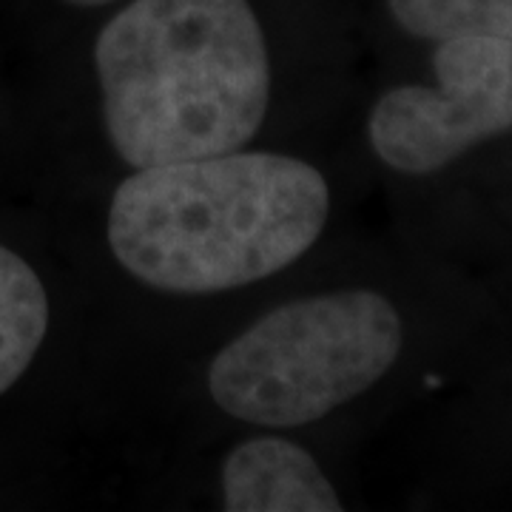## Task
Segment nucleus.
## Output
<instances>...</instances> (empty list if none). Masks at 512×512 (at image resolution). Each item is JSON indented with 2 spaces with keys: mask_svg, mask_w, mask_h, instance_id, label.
I'll use <instances>...</instances> for the list:
<instances>
[{
  "mask_svg": "<svg viewBox=\"0 0 512 512\" xmlns=\"http://www.w3.org/2000/svg\"><path fill=\"white\" fill-rule=\"evenodd\" d=\"M359 444V439L322 430H228L131 473L117 493V507L200 512L356 510Z\"/></svg>",
  "mask_w": 512,
  "mask_h": 512,
  "instance_id": "nucleus-5",
  "label": "nucleus"
},
{
  "mask_svg": "<svg viewBox=\"0 0 512 512\" xmlns=\"http://www.w3.org/2000/svg\"><path fill=\"white\" fill-rule=\"evenodd\" d=\"M512 137V40L450 37L427 46L419 72L356 89L339 148L370 177L436 183Z\"/></svg>",
  "mask_w": 512,
  "mask_h": 512,
  "instance_id": "nucleus-4",
  "label": "nucleus"
},
{
  "mask_svg": "<svg viewBox=\"0 0 512 512\" xmlns=\"http://www.w3.org/2000/svg\"><path fill=\"white\" fill-rule=\"evenodd\" d=\"M382 9L387 26L419 46L450 37L512 40V0H382Z\"/></svg>",
  "mask_w": 512,
  "mask_h": 512,
  "instance_id": "nucleus-7",
  "label": "nucleus"
},
{
  "mask_svg": "<svg viewBox=\"0 0 512 512\" xmlns=\"http://www.w3.org/2000/svg\"><path fill=\"white\" fill-rule=\"evenodd\" d=\"M123 0H52L57 12L63 15V40H69L77 32H83L86 26H92L94 20H100L106 12H111L114 6H120ZM55 49V46H52Z\"/></svg>",
  "mask_w": 512,
  "mask_h": 512,
  "instance_id": "nucleus-8",
  "label": "nucleus"
},
{
  "mask_svg": "<svg viewBox=\"0 0 512 512\" xmlns=\"http://www.w3.org/2000/svg\"><path fill=\"white\" fill-rule=\"evenodd\" d=\"M427 313L356 239L251 305L163 345L97 362L109 507L131 473L228 430L365 439L427 353Z\"/></svg>",
  "mask_w": 512,
  "mask_h": 512,
  "instance_id": "nucleus-2",
  "label": "nucleus"
},
{
  "mask_svg": "<svg viewBox=\"0 0 512 512\" xmlns=\"http://www.w3.org/2000/svg\"><path fill=\"white\" fill-rule=\"evenodd\" d=\"M362 183L339 140L259 146L146 165L43 211L92 299L100 362L205 328L345 251Z\"/></svg>",
  "mask_w": 512,
  "mask_h": 512,
  "instance_id": "nucleus-3",
  "label": "nucleus"
},
{
  "mask_svg": "<svg viewBox=\"0 0 512 512\" xmlns=\"http://www.w3.org/2000/svg\"><path fill=\"white\" fill-rule=\"evenodd\" d=\"M330 0H123L40 66L43 205L146 165L336 140L359 89Z\"/></svg>",
  "mask_w": 512,
  "mask_h": 512,
  "instance_id": "nucleus-1",
  "label": "nucleus"
},
{
  "mask_svg": "<svg viewBox=\"0 0 512 512\" xmlns=\"http://www.w3.org/2000/svg\"><path fill=\"white\" fill-rule=\"evenodd\" d=\"M15 402L80 421L106 447L92 299L46 211L35 239L0 234V413Z\"/></svg>",
  "mask_w": 512,
  "mask_h": 512,
  "instance_id": "nucleus-6",
  "label": "nucleus"
}]
</instances>
